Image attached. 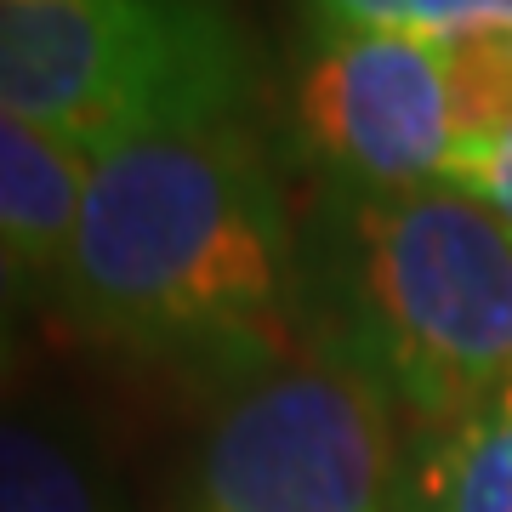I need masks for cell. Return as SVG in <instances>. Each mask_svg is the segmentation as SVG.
<instances>
[{"label": "cell", "mask_w": 512, "mask_h": 512, "mask_svg": "<svg viewBox=\"0 0 512 512\" xmlns=\"http://www.w3.org/2000/svg\"><path fill=\"white\" fill-rule=\"evenodd\" d=\"M325 29H370V35L450 40L461 29L512 23V0H313Z\"/></svg>", "instance_id": "9"}, {"label": "cell", "mask_w": 512, "mask_h": 512, "mask_svg": "<svg viewBox=\"0 0 512 512\" xmlns=\"http://www.w3.org/2000/svg\"><path fill=\"white\" fill-rule=\"evenodd\" d=\"M296 131L330 188H427L461 154L439 40L325 29L296 80Z\"/></svg>", "instance_id": "5"}, {"label": "cell", "mask_w": 512, "mask_h": 512, "mask_svg": "<svg viewBox=\"0 0 512 512\" xmlns=\"http://www.w3.org/2000/svg\"><path fill=\"white\" fill-rule=\"evenodd\" d=\"M29 262H23L12 245H0V393L12 387V376H18V313L23 302H29Z\"/></svg>", "instance_id": "11"}, {"label": "cell", "mask_w": 512, "mask_h": 512, "mask_svg": "<svg viewBox=\"0 0 512 512\" xmlns=\"http://www.w3.org/2000/svg\"><path fill=\"white\" fill-rule=\"evenodd\" d=\"M0 512H120V495L74 427L0 410Z\"/></svg>", "instance_id": "8"}, {"label": "cell", "mask_w": 512, "mask_h": 512, "mask_svg": "<svg viewBox=\"0 0 512 512\" xmlns=\"http://www.w3.org/2000/svg\"><path fill=\"white\" fill-rule=\"evenodd\" d=\"M251 92L234 0H0V114L74 154L234 126Z\"/></svg>", "instance_id": "3"}, {"label": "cell", "mask_w": 512, "mask_h": 512, "mask_svg": "<svg viewBox=\"0 0 512 512\" xmlns=\"http://www.w3.org/2000/svg\"><path fill=\"white\" fill-rule=\"evenodd\" d=\"M399 512H512V376L399 456Z\"/></svg>", "instance_id": "6"}, {"label": "cell", "mask_w": 512, "mask_h": 512, "mask_svg": "<svg viewBox=\"0 0 512 512\" xmlns=\"http://www.w3.org/2000/svg\"><path fill=\"white\" fill-rule=\"evenodd\" d=\"M52 279L86 342L239 382L291 359L302 319L291 211L268 148L239 120L97 154Z\"/></svg>", "instance_id": "1"}, {"label": "cell", "mask_w": 512, "mask_h": 512, "mask_svg": "<svg viewBox=\"0 0 512 512\" xmlns=\"http://www.w3.org/2000/svg\"><path fill=\"white\" fill-rule=\"evenodd\" d=\"M393 404L336 353L228 387L188 456L183 512H399Z\"/></svg>", "instance_id": "4"}, {"label": "cell", "mask_w": 512, "mask_h": 512, "mask_svg": "<svg viewBox=\"0 0 512 512\" xmlns=\"http://www.w3.org/2000/svg\"><path fill=\"white\" fill-rule=\"evenodd\" d=\"M86 171V154L0 114V245H12L29 268L57 274L80 222Z\"/></svg>", "instance_id": "7"}, {"label": "cell", "mask_w": 512, "mask_h": 512, "mask_svg": "<svg viewBox=\"0 0 512 512\" xmlns=\"http://www.w3.org/2000/svg\"><path fill=\"white\" fill-rule=\"evenodd\" d=\"M296 256L313 348L421 427L512 376V234L478 200L444 183L330 188Z\"/></svg>", "instance_id": "2"}, {"label": "cell", "mask_w": 512, "mask_h": 512, "mask_svg": "<svg viewBox=\"0 0 512 512\" xmlns=\"http://www.w3.org/2000/svg\"><path fill=\"white\" fill-rule=\"evenodd\" d=\"M444 188H456V194L478 200V205H484V211H490V217L512 234V126L501 131L495 143H484L478 154H467V160L450 165Z\"/></svg>", "instance_id": "10"}]
</instances>
